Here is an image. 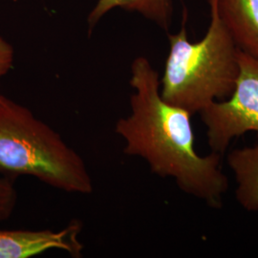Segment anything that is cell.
I'll list each match as a JSON object with an SVG mask.
<instances>
[{"mask_svg":"<svg viewBox=\"0 0 258 258\" xmlns=\"http://www.w3.org/2000/svg\"><path fill=\"white\" fill-rule=\"evenodd\" d=\"M130 72V113L115 124L124 142L123 153L144 159L152 173L172 178L184 194L221 209L230 186L223 155L196 152L192 115L163 100L159 74L146 56L136 57Z\"/></svg>","mask_w":258,"mask_h":258,"instance_id":"cell-1","label":"cell"},{"mask_svg":"<svg viewBox=\"0 0 258 258\" xmlns=\"http://www.w3.org/2000/svg\"><path fill=\"white\" fill-rule=\"evenodd\" d=\"M208 2L211 22L201 40H188L185 12L180 31L168 35L169 52L160 80L163 100L191 115L230 98L239 77L240 50L222 20L216 0Z\"/></svg>","mask_w":258,"mask_h":258,"instance_id":"cell-2","label":"cell"},{"mask_svg":"<svg viewBox=\"0 0 258 258\" xmlns=\"http://www.w3.org/2000/svg\"><path fill=\"white\" fill-rule=\"evenodd\" d=\"M0 175L32 176L67 194L94 190L83 157L29 108L8 98L0 105Z\"/></svg>","mask_w":258,"mask_h":258,"instance_id":"cell-3","label":"cell"},{"mask_svg":"<svg viewBox=\"0 0 258 258\" xmlns=\"http://www.w3.org/2000/svg\"><path fill=\"white\" fill-rule=\"evenodd\" d=\"M240 73L231 97L199 114L207 127L209 146L224 154L233 139L253 132L258 139V60L240 51Z\"/></svg>","mask_w":258,"mask_h":258,"instance_id":"cell-4","label":"cell"},{"mask_svg":"<svg viewBox=\"0 0 258 258\" xmlns=\"http://www.w3.org/2000/svg\"><path fill=\"white\" fill-rule=\"evenodd\" d=\"M81 224L73 223L60 231L0 230V258H30L57 249L81 256Z\"/></svg>","mask_w":258,"mask_h":258,"instance_id":"cell-5","label":"cell"},{"mask_svg":"<svg viewBox=\"0 0 258 258\" xmlns=\"http://www.w3.org/2000/svg\"><path fill=\"white\" fill-rule=\"evenodd\" d=\"M217 9L241 52L258 60V0H216Z\"/></svg>","mask_w":258,"mask_h":258,"instance_id":"cell-6","label":"cell"},{"mask_svg":"<svg viewBox=\"0 0 258 258\" xmlns=\"http://www.w3.org/2000/svg\"><path fill=\"white\" fill-rule=\"evenodd\" d=\"M227 163L237 184V202L247 212H258V144L231 150Z\"/></svg>","mask_w":258,"mask_h":258,"instance_id":"cell-7","label":"cell"},{"mask_svg":"<svg viewBox=\"0 0 258 258\" xmlns=\"http://www.w3.org/2000/svg\"><path fill=\"white\" fill-rule=\"evenodd\" d=\"M116 8L137 13L165 31L170 27L173 16L172 0H99L87 19L90 29L95 27L108 12Z\"/></svg>","mask_w":258,"mask_h":258,"instance_id":"cell-8","label":"cell"},{"mask_svg":"<svg viewBox=\"0 0 258 258\" xmlns=\"http://www.w3.org/2000/svg\"><path fill=\"white\" fill-rule=\"evenodd\" d=\"M18 203V192L14 179L0 175V222L6 221L12 216Z\"/></svg>","mask_w":258,"mask_h":258,"instance_id":"cell-9","label":"cell"},{"mask_svg":"<svg viewBox=\"0 0 258 258\" xmlns=\"http://www.w3.org/2000/svg\"><path fill=\"white\" fill-rule=\"evenodd\" d=\"M15 60V50L9 42L0 37V81L8 74ZM6 97L0 94V105L5 101Z\"/></svg>","mask_w":258,"mask_h":258,"instance_id":"cell-10","label":"cell"}]
</instances>
